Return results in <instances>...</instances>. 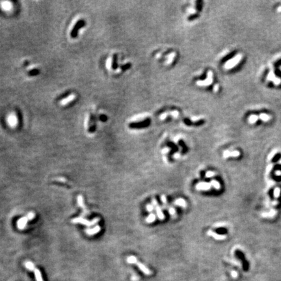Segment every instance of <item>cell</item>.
I'll list each match as a JSON object with an SVG mask.
<instances>
[{"instance_id":"cell-23","label":"cell","mask_w":281,"mask_h":281,"mask_svg":"<svg viewBox=\"0 0 281 281\" xmlns=\"http://www.w3.org/2000/svg\"><path fill=\"white\" fill-rule=\"evenodd\" d=\"M130 67H131V64H130V63H127V64L121 66V69H122V70H124V71H125V70H127L129 68H130Z\"/></svg>"},{"instance_id":"cell-25","label":"cell","mask_w":281,"mask_h":281,"mask_svg":"<svg viewBox=\"0 0 281 281\" xmlns=\"http://www.w3.org/2000/svg\"><path fill=\"white\" fill-rule=\"evenodd\" d=\"M100 121H102V122H106L107 120V116L106 115H102L100 116Z\"/></svg>"},{"instance_id":"cell-24","label":"cell","mask_w":281,"mask_h":281,"mask_svg":"<svg viewBox=\"0 0 281 281\" xmlns=\"http://www.w3.org/2000/svg\"><path fill=\"white\" fill-rule=\"evenodd\" d=\"M281 171V165H276L275 166L273 167V170L271 171V174H273V173H275V172L276 171Z\"/></svg>"},{"instance_id":"cell-9","label":"cell","mask_w":281,"mask_h":281,"mask_svg":"<svg viewBox=\"0 0 281 281\" xmlns=\"http://www.w3.org/2000/svg\"><path fill=\"white\" fill-rule=\"evenodd\" d=\"M137 265L138 268H139V269H140V271L142 272H143L145 274L147 275H151L152 273V271L150 270V269H149V268H147V267L146 266V265H144L143 264H142V263H140V262H137L136 263Z\"/></svg>"},{"instance_id":"cell-14","label":"cell","mask_w":281,"mask_h":281,"mask_svg":"<svg viewBox=\"0 0 281 281\" xmlns=\"http://www.w3.org/2000/svg\"><path fill=\"white\" fill-rule=\"evenodd\" d=\"M77 199H78V205H79L81 208H82L84 210V211H86V208L84 204V201H83V197H82V195L78 196V198H77Z\"/></svg>"},{"instance_id":"cell-20","label":"cell","mask_w":281,"mask_h":281,"mask_svg":"<svg viewBox=\"0 0 281 281\" xmlns=\"http://www.w3.org/2000/svg\"><path fill=\"white\" fill-rule=\"evenodd\" d=\"M281 159V154L280 153H278L276 155H275V156L272 158V162L273 163H276L278 161H279Z\"/></svg>"},{"instance_id":"cell-21","label":"cell","mask_w":281,"mask_h":281,"mask_svg":"<svg viewBox=\"0 0 281 281\" xmlns=\"http://www.w3.org/2000/svg\"><path fill=\"white\" fill-rule=\"evenodd\" d=\"M29 74L31 76H35L39 73V70L36 68H29Z\"/></svg>"},{"instance_id":"cell-18","label":"cell","mask_w":281,"mask_h":281,"mask_svg":"<svg viewBox=\"0 0 281 281\" xmlns=\"http://www.w3.org/2000/svg\"><path fill=\"white\" fill-rule=\"evenodd\" d=\"M25 266L27 269L30 271L35 270V265H34L33 263L31 262H27L25 263Z\"/></svg>"},{"instance_id":"cell-26","label":"cell","mask_w":281,"mask_h":281,"mask_svg":"<svg viewBox=\"0 0 281 281\" xmlns=\"http://www.w3.org/2000/svg\"><path fill=\"white\" fill-rule=\"evenodd\" d=\"M269 196H270V198L271 200H273L274 199V189H271L269 191Z\"/></svg>"},{"instance_id":"cell-17","label":"cell","mask_w":281,"mask_h":281,"mask_svg":"<svg viewBox=\"0 0 281 281\" xmlns=\"http://www.w3.org/2000/svg\"><path fill=\"white\" fill-rule=\"evenodd\" d=\"M156 220V216L154 213H150L146 219V221L148 223H152Z\"/></svg>"},{"instance_id":"cell-5","label":"cell","mask_w":281,"mask_h":281,"mask_svg":"<svg viewBox=\"0 0 281 281\" xmlns=\"http://www.w3.org/2000/svg\"><path fill=\"white\" fill-rule=\"evenodd\" d=\"M150 119L148 118L140 122H133V123L130 124V127L131 128H142L147 127L150 125Z\"/></svg>"},{"instance_id":"cell-32","label":"cell","mask_w":281,"mask_h":281,"mask_svg":"<svg viewBox=\"0 0 281 281\" xmlns=\"http://www.w3.org/2000/svg\"><path fill=\"white\" fill-rule=\"evenodd\" d=\"M55 180H59V181H61V182H66V179L64 178H55Z\"/></svg>"},{"instance_id":"cell-27","label":"cell","mask_w":281,"mask_h":281,"mask_svg":"<svg viewBox=\"0 0 281 281\" xmlns=\"http://www.w3.org/2000/svg\"><path fill=\"white\" fill-rule=\"evenodd\" d=\"M146 210H147V211H149V212H152L153 210H154V206L151 204H148L147 206H146Z\"/></svg>"},{"instance_id":"cell-19","label":"cell","mask_w":281,"mask_h":281,"mask_svg":"<svg viewBox=\"0 0 281 281\" xmlns=\"http://www.w3.org/2000/svg\"><path fill=\"white\" fill-rule=\"evenodd\" d=\"M208 184L206 183H200L197 185V188L198 189H207Z\"/></svg>"},{"instance_id":"cell-15","label":"cell","mask_w":281,"mask_h":281,"mask_svg":"<svg viewBox=\"0 0 281 281\" xmlns=\"http://www.w3.org/2000/svg\"><path fill=\"white\" fill-rule=\"evenodd\" d=\"M34 271H35V278H36V281H44L43 280L42 277V275H41V273H40V271H39V269H35Z\"/></svg>"},{"instance_id":"cell-8","label":"cell","mask_w":281,"mask_h":281,"mask_svg":"<svg viewBox=\"0 0 281 281\" xmlns=\"http://www.w3.org/2000/svg\"><path fill=\"white\" fill-rule=\"evenodd\" d=\"M1 7L5 11H11L13 8L12 2H1Z\"/></svg>"},{"instance_id":"cell-11","label":"cell","mask_w":281,"mask_h":281,"mask_svg":"<svg viewBox=\"0 0 281 281\" xmlns=\"http://www.w3.org/2000/svg\"><path fill=\"white\" fill-rule=\"evenodd\" d=\"M100 230H101L100 226H96L95 227L93 228L87 229V230H85V232L87 233L88 235L92 236V235H94V234H97L98 232H99Z\"/></svg>"},{"instance_id":"cell-13","label":"cell","mask_w":281,"mask_h":281,"mask_svg":"<svg viewBox=\"0 0 281 281\" xmlns=\"http://www.w3.org/2000/svg\"><path fill=\"white\" fill-rule=\"evenodd\" d=\"M174 204H175L176 205H177V206H180V207H186V202L183 198H178V199H176L175 201V202H174Z\"/></svg>"},{"instance_id":"cell-4","label":"cell","mask_w":281,"mask_h":281,"mask_svg":"<svg viewBox=\"0 0 281 281\" xmlns=\"http://www.w3.org/2000/svg\"><path fill=\"white\" fill-rule=\"evenodd\" d=\"M85 25V21L84 20H79V21H78L76 22L75 25L74 26V28L72 29L71 33H70V36L73 39H75L77 37L78 33V31L81 28H82L83 27H84Z\"/></svg>"},{"instance_id":"cell-6","label":"cell","mask_w":281,"mask_h":281,"mask_svg":"<svg viewBox=\"0 0 281 281\" xmlns=\"http://www.w3.org/2000/svg\"><path fill=\"white\" fill-rule=\"evenodd\" d=\"M7 122L10 127L14 128L16 127L18 124V117L15 113H11L7 116Z\"/></svg>"},{"instance_id":"cell-7","label":"cell","mask_w":281,"mask_h":281,"mask_svg":"<svg viewBox=\"0 0 281 281\" xmlns=\"http://www.w3.org/2000/svg\"><path fill=\"white\" fill-rule=\"evenodd\" d=\"M152 204L155 206L156 211V213H157V216H158V218H159L160 220L164 219H165V216H164L163 212L161 211V209L160 207L158 206V202H157L156 200L154 199V198H153L152 199Z\"/></svg>"},{"instance_id":"cell-30","label":"cell","mask_w":281,"mask_h":281,"mask_svg":"<svg viewBox=\"0 0 281 281\" xmlns=\"http://www.w3.org/2000/svg\"><path fill=\"white\" fill-rule=\"evenodd\" d=\"M161 201L162 202H163V203H164V204H165L167 202V198L164 195L161 196Z\"/></svg>"},{"instance_id":"cell-2","label":"cell","mask_w":281,"mask_h":281,"mask_svg":"<svg viewBox=\"0 0 281 281\" xmlns=\"http://www.w3.org/2000/svg\"><path fill=\"white\" fill-rule=\"evenodd\" d=\"M35 217V213L33 212H29L27 216L20 219L17 222L18 228L20 230H24L27 225V223L28 221L32 220Z\"/></svg>"},{"instance_id":"cell-3","label":"cell","mask_w":281,"mask_h":281,"mask_svg":"<svg viewBox=\"0 0 281 281\" xmlns=\"http://www.w3.org/2000/svg\"><path fill=\"white\" fill-rule=\"evenodd\" d=\"M99 221H100L99 218H95V219H94L92 221H88V220H86V219H85L82 218V217H77V218L73 219L72 220V223H79L86 225V226H92V225H95V224H97Z\"/></svg>"},{"instance_id":"cell-1","label":"cell","mask_w":281,"mask_h":281,"mask_svg":"<svg viewBox=\"0 0 281 281\" xmlns=\"http://www.w3.org/2000/svg\"><path fill=\"white\" fill-rule=\"evenodd\" d=\"M234 254H235L236 258L239 259L242 263L243 269L244 271H248L249 270V268H250V264H249L248 260H247L244 253L241 250H239V249H236L234 252Z\"/></svg>"},{"instance_id":"cell-10","label":"cell","mask_w":281,"mask_h":281,"mask_svg":"<svg viewBox=\"0 0 281 281\" xmlns=\"http://www.w3.org/2000/svg\"><path fill=\"white\" fill-rule=\"evenodd\" d=\"M75 98H76V96L74 95V94H71V95L68 96V97H67L66 98H65L64 99L62 100L60 102L61 105V106H65V105H67V103H70V102L74 100L75 99Z\"/></svg>"},{"instance_id":"cell-12","label":"cell","mask_w":281,"mask_h":281,"mask_svg":"<svg viewBox=\"0 0 281 281\" xmlns=\"http://www.w3.org/2000/svg\"><path fill=\"white\" fill-rule=\"evenodd\" d=\"M215 232L218 235H226L228 234V230L225 227H219L215 229Z\"/></svg>"},{"instance_id":"cell-22","label":"cell","mask_w":281,"mask_h":281,"mask_svg":"<svg viewBox=\"0 0 281 281\" xmlns=\"http://www.w3.org/2000/svg\"><path fill=\"white\" fill-rule=\"evenodd\" d=\"M116 59L117 57L116 55H113V69H116L117 68V63H116Z\"/></svg>"},{"instance_id":"cell-16","label":"cell","mask_w":281,"mask_h":281,"mask_svg":"<svg viewBox=\"0 0 281 281\" xmlns=\"http://www.w3.org/2000/svg\"><path fill=\"white\" fill-rule=\"evenodd\" d=\"M127 262L129 264H136L137 262V259L134 256H130L127 258Z\"/></svg>"},{"instance_id":"cell-31","label":"cell","mask_w":281,"mask_h":281,"mask_svg":"<svg viewBox=\"0 0 281 281\" xmlns=\"http://www.w3.org/2000/svg\"><path fill=\"white\" fill-rule=\"evenodd\" d=\"M197 14H194V15H191L190 16H189V18H188V20H193V19H195V18L197 17Z\"/></svg>"},{"instance_id":"cell-29","label":"cell","mask_w":281,"mask_h":281,"mask_svg":"<svg viewBox=\"0 0 281 281\" xmlns=\"http://www.w3.org/2000/svg\"><path fill=\"white\" fill-rule=\"evenodd\" d=\"M169 213H170L171 216H174V215L175 214L176 211L174 208H170V209H169Z\"/></svg>"},{"instance_id":"cell-28","label":"cell","mask_w":281,"mask_h":281,"mask_svg":"<svg viewBox=\"0 0 281 281\" xmlns=\"http://www.w3.org/2000/svg\"><path fill=\"white\" fill-rule=\"evenodd\" d=\"M183 121H184V123L188 125V126H190L191 124H192V122L189 119H185Z\"/></svg>"}]
</instances>
